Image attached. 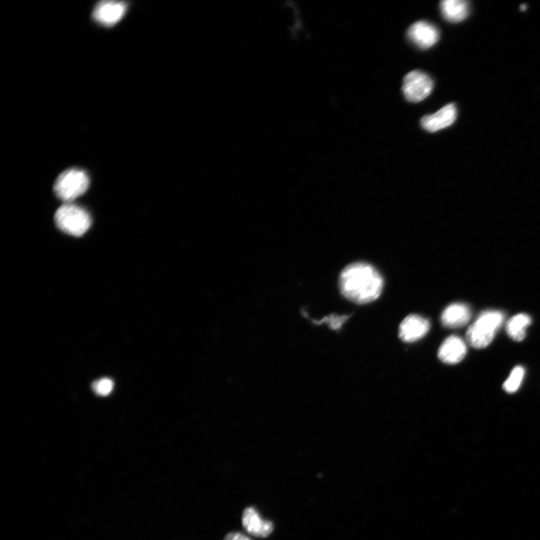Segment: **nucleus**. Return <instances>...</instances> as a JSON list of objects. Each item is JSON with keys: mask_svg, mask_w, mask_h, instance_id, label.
<instances>
[{"mask_svg": "<svg viewBox=\"0 0 540 540\" xmlns=\"http://www.w3.org/2000/svg\"><path fill=\"white\" fill-rule=\"evenodd\" d=\"M342 294L352 302L366 304L381 295L384 281L377 269L365 263H355L344 268L339 279Z\"/></svg>", "mask_w": 540, "mask_h": 540, "instance_id": "obj_1", "label": "nucleus"}, {"mask_svg": "<svg viewBox=\"0 0 540 540\" xmlns=\"http://www.w3.org/2000/svg\"><path fill=\"white\" fill-rule=\"evenodd\" d=\"M504 319L503 313L499 311H486L480 314L467 332V340L471 346L477 349L489 346Z\"/></svg>", "mask_w": 540, "mask_h": 540, "instance_id": "obj_2", "label": "nucleus"}, {"mask_svg": "<svg viewBox=\"0 0 540 540\" xmlns=\"http://www.w3.org/2000/svg\"><path fill=\"white\" fill-rule=\"evenodd\" d=\"M54 219L60 230L77 237L83 236L92 224L91 216L84 209L71 203L60 206Z\"/></svg>", "mask_w": 540, "mask_h": 540, "instance_id": "obj_3", "label": "nucleus"}, {"mask_svg": "<svg viewBox=\"0 0 540 540\" xmlns=\"http://www.w3.org/2000/svg\"><path fill=\"white\" fill-rule=\"evenodd\" d=\"M89 186L87 174L83 170L71 169L58 176L54 184V192L60 200L69 204L81 196Z\"/></svg>", "mask_w": 540, "mask_h": 540, "instance_id": "obj_4", "label": "nucleus"}, {"mask_svg": "<svg viewBox=\"0 0 540 540\" xmlns=\"http://www.w3.org/2000/svg\"><path fill=\"white\" fill-rule=\"evenodd\" d=\"M434 82L427 74L413 71L404 77L402 91L409 101L417 103L424 101L432 92Z\"/></svg>", "mask_w": 540, "mask_h": 540, "instance_id": "obj_5", "label": "nucleus"}, {"mask_svg": "<svg viewBox=\"0 0 540 540\" xmlns=\"http://www.w3.org/2000/svg\"><path fill=\"white\" fill-rule=\"evenodd\" d=\"M127 8L128 5L125 2L102 1L96 6L93 17L98 24L111 26L125 16Z\"/></svg>", "mask_w": 540, "mask_h": 540, "instance_id": "obj_6", "label": "nucleus"}, {"mask_svg": "<svg viewBox=\"0 0 540 540\" xmlns=\"http://www.w3.org/2000/svg\"><path fill=\"white\" fill-rule=\"evenodd\" d=\"M408 38L417 48L428 49L439 41L440 34L438 28L433 24L419 21L409 28Z\"/></svg>", "mask_w": 540, "mask_h": 540, "instance_id": "obj_7", "label": "nucleus"}, {"mask_svg": "<svg viewBox=\"0 0 540 540\" xmlns=\"http://www.w3.org/2000/svg\"><path fill=\"white\" fill-rule=\"evenodd\" d=\"M457 117V109L454 104H446L438 112L422 118V127L429 132H436L453 125Z\"/></svg>", "mask_w": 540, "mask_h": 540, "instance_id": "obj_8", "label": "nucleus"}, {"mask_svg": "<svg viewBox=\"0 0 540 540\" xmlns=\"http://www.w3.org/2000/svg\"><path fill=\"white\" fill-rule=\"evenodd\" d=\"M428 320L419 315H410L399 327V337L405 342H414L424 338L429 331Z\"/></svg>", "mask_w": 540, "mask_h": 540, "instance_id": "obj_9", "label": "nucleus"}, {"mask_svg": "<svg viewBox=\"0 0 540 540\" xmlns=\"http://www.w3.org/2000/svg\"><path fill=\"white\" fill-rule=\"evenodd\" d=\"M242 520L245 530L254 536L266 537L274 529L273 522L262 519L257 510L253 507L244 510Z\"/></svg>", "mask_w": 540, "mask_h": 540, "instance_id": "obj_10", "label": "nucleus"}, {"mask_svg": "<svg viewBox=\"0 0 540 540\" xmlns=\"http://www.w3.org/2000/svg\"><path fill=\"white\" fill-rule=\"evenodd\" d=\"M466 354V344L456 336L447 338L441 344L439 351V356L441 361L449 365L460 363Z\"/></svg>", "mask_w": 540, "mask_h": 540, "instance_id": "obj_11", "label": "nucleus"}, {"mask_svg": "<svg viewBox=\"0 0 540 540\" xmlns=\"http://www.w3.org/2000/svg\"><path fill=\"white\" fill-rule=\"evenodd\" d=\"M471 318L469 307L462 304H454L445 309L442 314L443 324L448 328H459L466 325Z\"/></svg>", "mask_w": 540, "mask_h": 540, "instance_id": "obj_12", "label": "nucleus"}, {"mask_svg": "<svg viewBox=\"0 0 540 540\" xmlns=\"http://www.w3.org/2000/svg\"><path fill=\"white\" fill-rule=\"evenodd\" d=\"M444 18L449 22H461L468 17L469 4L464 0H445L440 4Z\"/></svg>", "mask_w": 540, "mask_h": 540, "instance_id": "obj_13", "label": "nucleus"}, {"mask_svg": "<svg viewBox=\"0 0 540 540\" xmlns=\"http://www.w3.org/2000/svg\"><path fill=\"white\" fill-rule=\"evenodd\" d=\"M531 324V319L528 314H519L507 322L506 332L514 341H521L526 336L527 328Z\"/></svg>", "mask_w": 540, "mask_h": 540, "instance_id": "obj_14", "label": "nucleus"}, {"mask_svg": "<svg viewBox=\"0 0 540 540\" xmlns=\"http://www.w3.org/2000/svg\"><path fill=\"white\" fill-rule=\"evenodd\" d=\"M524 372V369L521 366H517L512 371L504 384L506 392L514 394L517 391L523 381Z\"/></svg>", "mask_w": 540, "mask_h": 540, "instance_id": "obj_15", "label": "nucleus"}, {"mask_svg": "<svg viewBox=\"0 0 540 540\" xmlns=\"http://www.w3.org/2000/svg\"><path fill=\"white\" fill-rule=\"evenodd\" d=\"M114 388V382L109 379H103L93 384V389L96 394L102 396L109 395Z\"/></svg>", "mask_w": 540, "mask_h": 540, "instance_id": "obj_16", "label": "nucleus"}, {"mask_svg": "<svg viewBox=\"0 0 540 540\" xmlns=\"http://www.w3.org/2000/svg\"><path fill=\"white\" fill-rule=\"evenodd\" d=\"M348 316H338V315H331L328 318L323 319L321 322H324L329 324L330 328L333 329H340L344 323L348 320Z\"/></svg>", "mask_w": 540, "mask_h": 540, "instance_id": "obj_17", "label": "nucleus"}, {"mask_svg": "<svg viewBox=\"0 0 540 540\" xmlns=\"http://www.w3.org/2000/svg\"><path fill=\"white\" fill-rule=\"evenodd\" d=\"M224 540H251L249 537L241 533H230L224 537Z\"/></svg>", "mask_w": 540, "mask_h": 540, "instance_id": "obj_18", "label": "nucleus"}]
</instances>
